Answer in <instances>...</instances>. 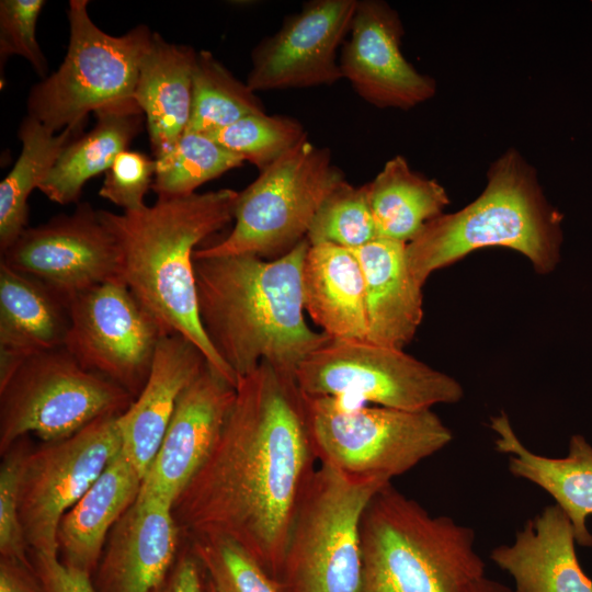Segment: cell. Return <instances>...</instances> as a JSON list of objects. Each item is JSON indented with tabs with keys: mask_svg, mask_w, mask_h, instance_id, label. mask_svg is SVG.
I'll use <instances>...</instances> for the list:
<instances>
[{
	"mask_svg": "<svg viewBox=\"0 0 592 592\" xmlns=\"http://www.w3.org/2000/svg\"><path fill=\"white\" fill-rule=\"evenodd\" d=\"M343 181L331 151L304 139L238 192L231 232L194 257H282L306 239L318 208Z\"/></svg>",
	"mask_w": 592,
	"mask_h": 592,
	"instance_id": "obj_7",
	"label": "cell"
},
{
	"mask_svg": "<svg viewBox=\"0 0 592 592\" xmlns=\"http://www.w3.org/2000/svg\"><path fill=\"white\" fill-rule=\"evenodd\" d=\"M357 0H314L285 18L251 53L247 84L254 92L331 86L343 79L338 49Z\"/></svg>",
	"mask_w": 592,
	"mask_h": 592,
	"instance_id": "obj_15",
	"label": "cell"
},
{
	"mask_svg": "<svg viewBox=\"0 0 592 592\" xmlns=\"http://www.w3.org/2000/svg\"><path fill=\"white\" fill-rule=\"evenodd\" d=\"M207 364L192 342L177 334L161 338L140 394L117 418L122 451L143 479L148 471L183 390Z\"/></svg>",
	"mask_w": 592,
	"mask_h": 592,
	"instance_id": "obj_19",
	"label": "cell"
},
{
	"mask_svg": "<svg viewBox=\"0 0 592 592\" xmlns=\"http://www.w3.org/2000/svg\"><path fill=\"white\" fill-rule=\"evenodd\" d=\"M316 460L295 376L261 362L238 379L214 449L173 504L181 533L231 540L277 582Z\"/></svg>",
	"mask_w": 592,
	"mask_h": 592,
	"instance_id": "obj_1",
	"label": "cell"
},
{
	"mask_svg": "<svg viewBox=\"0 0 592 592\" xmlns=\"http://www.w3.org/2000/svg\"><path fill=\"white\" fill-rule=\"evenodd\" d=\"M70 38L64 61L35 84L29 116L53 132L84 124L90 112L134 98L139 66L152 33L139 25L122 36L100 30L87 0L69 2Z\"/></svg>",
	"mask_w": 592,
	"mask_h": 592,
	"instance_id": "obj_9",
	"label": "cell"
},
{
	"mask_svg": "<svg viewBox=\"0 0 592 592\" xmlns=\"http://www.w3.org/2000/svg\"><path fill=\"white\" fill-rule=\"evenodd\" d=\"M469 592H513V590L501 582L483 577L474 584Z\"/></svg>",
	"mask_w": 592,
	"mask_h": 592,
	"instance_id": "obj_41",
	"label": "cell"
},
{
	"mask_svg": "<svg viewBox=\"0 0 592 592\" xmlns=\"http://www.w3.org/2000/svg\"><path fill=\"white\" fill-rule=\"evenodd\" d=\"M190 549L212 592H281L278 584L240 546L223 537H194Z\"/></svg>",
	"mask_w": 592,
	"mask_h": 592,
	"instance_id": "obj_34",
	"label": "cell"
},
{
	"mask_svg": "<svg viewBox=\"0 0 592 592\" xmlns=\"http://www.w3.org/2000/svg\"><path fill=\"white\" fill-rule=\"evenodd\" d=\"M391 479L321 464L297 504L286 544L281 592H358L361 523L373 497Z\"/></svg>",
	"mask_w": 592,
	"mask_h": 592,
	"instance_id": "obj_6",
	"label": "cell"
},
{
	"mask_svg": "<svg viewBox=\"0 0 592 592\" xmlns=\"http://www.w3.org/2000/svg\"><path fill=\"white\" fill-rule=\"evenodd\" d=\"M207 592H212V591L207 588Z\"/></svg>",
	"mask_w": 592,
	"mask_h": 592,
	"instance_id": "obj_42",
	"label": "cell"
},
{
	"mask_svg": "<svg viewBox=\"0 0 592 592\" xmlns=\"http://www.w3.org/2000/svg\"><path fill=\"white\" fill-rule=\"evenodd\" d=\"M156 160L145 153L126 149L105 172L99 195L119 206L124 212L145 208V196L152 186Z\"/></svg>",
	"mask_w": 592,
	"mask_h": 592,
	"instance_id": "obj_37",
	"label": "cell"
},
{
	"mask_svg": "<svg viewBox=\"0 0 592 592\" xmlns=\"http://www.w3.org/2000/svg\"><path fill=\"white\" fill-rule=\"evenodd\" d=\"M265 107L210 52H196L191 116L185 132L209 134Z\"/></svg>",
	"mask_w": 592,
	"mask_h": 592,
	"instance_id": "obj_30",
	"label": "cell"
},
{
	"mask_svg": "<svg viewBox=\"0 0 592 592\" xmlns=\"http://www.w3.org/2000/svg\"><path fill=\"white\" fill-rule=\"evenodd\" d=\"M573 526L556 503L526 521L510 544L490 553L513 580V592H592L580 566Z\"/></svg>",
	"mask_w": 592,
	"mask_h": 592,
	"instance_id": "obj_20",
	"label": "cell"
},
{
	"mask_svg": "<svg viewBox=\"0 0 592 592\" xmlns=\"http://www.w3.org/2000/svg\"><path fill=\"white\" fill-rule=\"evenodd\" d=\"M309 241L280 258L194 257L198 315L213 348L237 379L261 362L295 376L329 342L304 317L303 265Z\"/></svg>",
	"mask_w": 592,
	"mask_h": 592,
	"instance_id": "obj_2",
	"label": "cell"
},
{
	"mask_svg": "<svg viewBox=\"0 0 592 592\" xmlns=\"http://www.w3.org/2000/svg\"><path fill=\"white\" fill-rule=\"evenodd\" d=\"M406 247L375 238L353 250L365 281L366 340L398 350L412 341L423 318V286L408 266Z\"/></svg>",
	"mask_w": 592,
	"mask_h": 592,
	"instance_id": "obj_22",
	"label": "cell"
},
{
	"mask_svg": "<svg viewBox=\"0 0 592 592\" xmlns=\"http://www.w3.org/2000/svg\"><path fill=\"white\" fill-rule=\"evenodd\" d=\"M33 555L32 565L42 592H98L89 573L65 565L58 556Z\"/></svg>",
	"mask_w": 592,
	"mask_h": 592,
	"instance_id": "obj_38",
	"label": "cell"
},
{
	"mask_svg": "<svg viewBox=\"0 0 592 592\" xmlns=\"http://www.w3.org/2000/svg\"><path fill=\"white\" fill-rule=\"evenodd\" d=\"M306 238L310 244L332 243L351 250L377 238L365 185L340 183L318 208Z\"/></svg>",
	"mask_w": 592,
	"mask_h": 592,
	"instance_id": "obj_33",
	"label": "cell"
},
{
	"mask_svg": "<svg viewBox=\"0 0 592 592\" xmlns=\"http://www.w3.org/2000/svg\"><path fill=\"white\" fill-rule=\"evenodd\" d=\"M399 14L380 0H357L340 67L354 91L379 109L410 110L436 92L433 78L420 73L402 55Z\"/></svg>",
	"mask_w": 592,
	"mask_h": 592,
	"instance_id": "obj_16",
	"label": "cell"
},
{
	"mask_svg": "<svg viewBox=\"0 0 592 592\" xmlns=\"http://www.w3.org/2000/svg\"><path fill=\"white\" fill-rule=\"evenodd\" d=\"M0 592H42L33 565L1 558Z\"/></svg>",
	"mask_w": 592,
	"mask_h": 592,
	"instance_id": "obj_40",
	"label": "cell"
},
{
	"mask_svg": "<svg viewBox=\"0 0 592 592\" xmlns=\"http://www.w3.org/2000/svg\"><path fill=\"white\" fill-rule=\"evenodd\" d=\"M24 437L1 455L0 555L3 559L31 566L26 556L29 545L20 517L21 476L25 456L30 451Z\"/></svg>",
	"mask_w": 592,
	"mask_h": 592,
	"instance_id": "obj_35",
	"label": "cell"
},
{
	"mask_svg": "<svg viewBox=\"0 0 592 592\" xmlns=\"http://www.w3.org/2000/svg\"><path fill=\"white\" fill-rule=\"evenodd\" d=\"M561 241V215L546 201L533 167L509 149L490 166L483 192L460 210L428 221L406 255L423 286L433 272L488 247L517 251L547 274L560 260Z\"/></svg>",
	"mask_w": 592,
	"mask_h": 592,
	"instance_id": "obj_4",
	"label": "cell"
},
{
	"mask_svg": "<svg viewBox=\"0 0 592 592\" xmlns=\"http://www.w3.org/2000/svg\"><path fill=\"white\" fill-rule=\"evenodd\" d=\"M361 554L358 592H469L486 577L474 530L432 515L391 482L363 514Z\"/></svg>",
	"mask_w": 592,
	"mask_h": 592,
	"instance_id": "obj_5",
	"label": "cell"
},
{
	"mask_svg": "<svg viewBox=\"0 0 592 592\" xmlns=\"http://www.w3.org/2000/svg\"><path fill=\"white\" fill-rule=\"evenodd\" d=\"M94 114V127L67 145L38 186L55 203L77 202L86 182L106 172L143 129L145 116L134 98L104 106Z\"/></svg>",
	"mask_w": 592,
	"mask_h": 592,
	"instance_id": "obj_27",
	"label": "cell"
},
{
	"mask_svg": "<svg viewBox=\"0 0 592 592\" xmlns=\"http://www.w3.org/2000/svg\"><path fill=\"white\" fill-rule=\"evenodd\" d=\"M308 396L417 411L462 400L464 389L452 376L407 354L367 340H329L295 372Z\"/></svg>",
	"mask_w": 592,
	"mask_h": 592,
	"instance_id": "obj_11",
	"label": "cell"
},
{
	"mask_svg": "<svg viewBox=\"0 0 592 592\" xmlns=\"http://www.w3.org/2000/svg\"><path fill=\"white\" fill-rule=\"evenodd\" d=\"M304 396L317 459L348 474L392 479L453 441L452 431L432 409L408 411Z\"/></svg>",
	"mask_w": 592,
	"mask_h": 592,
	"instance_id": "obj_8",
	"label": "cell"
},
{
	"mask_svg": "<svg viewBox=\"0 0 592 592\" xmlns=\"http://www.w3.org/2000/svg\"><path fill=\"white\" fill-rule=\"evenodd\" d=\"M238 192L221 189L159 200L136 212L99 210L119 251L121 281L164 334L192 342L208 365L237 387L201 323L194 272L200 242L234 219Z\"/></svg>",
	"mask_w": 592,
	"mask_h": 592,
	"instance_id": "obj_3",
	"label": "cell"
},
{
	"mask_svg": "<svg viewBox=\"0 0 592 592\" xmlns=\"http://www.w3.org/2000/svg\"><path fill=\"white\" fill-rule=\"evenodd\" d=\"M1 254L2 263L41 281L68 301L101 284L121 281L116 240L99 210L87 203L72 214L27 227Z\"/></svg>",
	"mask_w": 592,
	"mask_h": 592,
	"instance_id": "obj_14",
	"label": "cell"
},
{
	"mask_svg": "<svg viewBox=\"0 0 592 592\" xmlns=\"http://www.w3.org/2000/svg\"><path fill=\"white\" fill-rule=\"evenodd\" d=\"M84 124L56 133L32 116L19 129L21 153L0 184V250L3 253L27 228V200L49 173L62 150Z\"/></svg>",
	"mask_w": 592,
	"mask_h": 592,
	"instance_id": "obj_29",
	"label": "cell"
},
{
	"mask_svg": "<svg viewBox=\"0 0 592 592\" xmlns=\"http://www.w3.org/2000/svg\"><path fill=\"white\" fill-rule=\"evenodd\" d=\"M141 485L143 476L121 451L62 516L57 531L61 561L91 576L112 528L136 501Z\"/></svg>",
	"mask_w": 592,
	"mask_h": 592,
	"instance_id": "obj_24",
	"label": "cell"
},
{
	"mask_svg": "<svg viewBox=\"0 0 592 592\" xmlns=\"http://www.w3.org/2000/svg\"><path fill=\"white\" fill-rule=\"evenodd\" d=\"M134 399L64 348L30 355L0 388V453L29 433L43 442L69 437L99 418L122 414Z\"/></svg>",
	"mask_w": 592,
	"mask_h": 592,
	"instance_id": "obj_10",
	"label": "cell"
},
{
	"mask_svg": "<svg viewBox=\"0 0 592 592\" xmlns=\"http://www.w3.org/2000/svg\"><path fill=\"white\" fill-rule=\"evenodd\" d=\"M69 301L0 262V387L30 355L64 348Z\"/></svg>",
	"mask_w": 592,
	"mask_h": 592,
	"instance_id": "obj_21",
	"label": "cell"
},
{
	"mask_svg": "<svg viewBox=\"0 0 592 592\" xmlns=\"http://www.w3.org/2000/svg\"><path fill=\"white\" fill-rule=\"evenodd\" d=\"M236 398V387L205 365L178 399L139 494L173 506L214 449Z\"/></svg>",
	"mask_w": 592,
	"mask_h": 592,
	"instance_id": "obj_17",
	"label": "cell"
},
{
	"mask_svg": "<svg viewBox=\"0 0 592 592\" xmlns=\"http://www.w3.org/2000/svg\"><path fill=\"white\" fill-rule=\"evenodd\" d=\"M155 160L151 187L159 200L194 194L202 184L246 162L208 136L191 132H185L170 152Z\"/></svg>",
	"mask_w": 592,
	"mask_h": 592,
	"instance_id": "obj_31",
	"label": "cell"
},
{
	"mask_svg": "<svg viewBox=\"0 0 592 592\" xmlns=\"http://www.w3.org/2000/svg\"><path fill=\"white\" fill-rule=\"evenodd\" d=\"M206 136L261 172L306 139L307 133L296 118L265 112L247 115Z\"/></svg>",
	"mask_w": 592,
	"mask_h": 592,
	"instance_id": "obj_32",
	"label": "cell"
},
{
	"mask_svg": "<svg viewBox=\"0 0 592 592\" xmlns=\"http://www.w3.org/2000/svg\"><path fill=\"white\" fill-rule=\"evenodd\" d=\"M494 447L508 456L510 473L547 492L570 520L577 544L592 546L587 521L592 515V445L580 434L569 440L563 457H547L523 444L505 413L490 419Z\"/></svg>",
	"mask_w": 592,
	"mask_h": 592,
	"instance_id": "obj_23",
	"label": "cell"
},
{
	"mask_svg": "<svg viewBox=\"0 0 592 592\" xmlns=\"http://www.w3.org/2000/svg\"><path fill=\"white\" fill-rule=\"evenodd\" d=\"M64 349L87 371L136 398L146 385L164 334L122 281L86 291L69 301Z\"/></svg>",
	"mask_w": 592,
	"mask_h": 592,
	"instance_id": "obj_13",
	"label": "cell"
},
{
	"mask_svg": "<svg viewBox=\"0 0 592 592\" xmlns=\"http://www.w3.org/2000/svg\"><path fill=\"white\" fill-rule=\"evenodd\" d=\"M196 52L152 33L144 55L134 99L141 109L155 159L172 150L185 133L192 107Z\"/></svg>",
	"mask_w": 592,
	"mask_h": 592,
	"instance_id": "obj_26",
	"label": "cell"
},
{
	"mask_svg": "<svg viewBox=\"0 0 592 592\" xmlns=\"http://www.w3.org/2000/svg\"><path fill=\"white\" fill-rule=\"evenodd\" d=\"M203 570L189 549L177 557L171 571L153 592H204Z\"/></svg>",
	"mask_w": 592,
	"mask_h": 592,
	"instance_id": "obj_39",
	"label": "cell"
},
{
	"mask_svg": "<svg viewBox=\"0 0 592 592\" xmlns=\"http://www.w3.org/2000/svg\"><path fill=\"white\" fill-rule=\"evenodd\" d=\"M181 534L171 504L139 494L107 537L96 591L153 592L177 560Z\"/></svg>",
	"mask_w": 592,
	"mask_h": 592,
	"instance_id": "obj_18",
	"label": "cell"
},
{
	"mask_svg": "<svg viewBox=\"0 0 592 592\" xmlns=\"http://www.w3.org/2000/svg\"><path fill=\"white\" fill-rule=\"evenodd\" d=\"M118 415L99 418L64 440L44 442L25 456L20 517L33 553L58 556L62 516L122 451Z\"/></svg>",
	"mask_w": 592,
	"mask_h": 592,
	"instance_id": "obj_12",
	"label": "cell"
},
{
	"mask_svg": "<svg viewBox=\"0 0 592 592\" xmlns=\"http://www.w3.org/2000/svg\"><path fill=\"white\" fill-rule=\"evenodd\" d=\"M43 0L0 1L1 65L11 55L25 58L34 70L46 78L47 61L36 41V22L44 7Z\"/></svg>",
	"mask_w": 592,
	"mask_h": 592,
	"instance_id": "obj_36",
	"label": "cell"
},
{
	"mask_svg": "<svg viewBox=\"0 0 592 592\" xmlns=\"http://www.w3.org/2000/svg\"><path fill=\"white\" fill-rule=\"evenodd\" d=\"M305 310L331 340H366L365 281L353 250L310 244L303 265Z\"/></svg>",
	"mask_w": 592,
	"mask_h": 592,
	"instance_id": "obj_25",
	"label": "cell"
},
{
	"mask_svg": "<svg viewBox=\"0 0 592 592\" xmlns=\"http://www.w3.org/2000/svg\"><path fill=\"white\" fill-rule=\"evenodd\" d=\"M365 189L377 238L405 243L449 204L445 189L413 171L402 156L388 160Z\"/></svg>",
	"mask_w": 592,
	"mask_h": 592,
	"instance_id": "obj_28",
	"label": "cell"
}]
</instances>
